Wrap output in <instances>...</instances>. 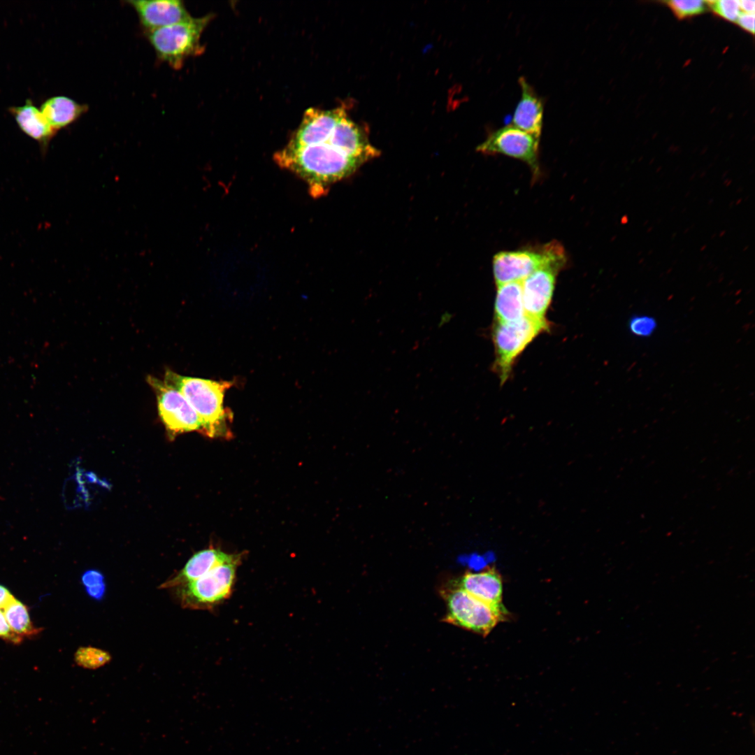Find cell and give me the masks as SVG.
Segmentation results:
<instances>
[{"mask_svg": "<svg viewBox=\"0 0 755 755\" xmlns=\"http://www.w3.org/2000/svg\"><path fill=\"white\" fill-rule=\"evenodd\" d=\"M655 322L653 319L647 317H636L630 322L631 331L638 336H648L655 329Z\"/></svg>", "mask_w": 755, "mask_h": 755, "instance_id": "cell-22", "label": "cell"}, {"mask_svg": "<svg viewBox=\"0 0 755 755\" xmlns=\"http://www.w3.org/2000/svg\"><path fill=\"white\" fill-rule=\"evenodd\" d=\"M754 13H741L736 22L744 30L753 34L754 33Z\"/></svg>", "mask_w": 755, "mask_h": 755, "instance_id": "cell-25", "label": "cell"}, {"mask_svg": "<svg viewBox=\"0 0 755 755\" xmlns=\"http://www.w3.org/2000/svg\"><path fill=\"white\" fill-rule=\"evenodd\" d=\"M664 3L670 8L679 19H685L704 13L707 8V1L702 0H672Z\"/></svg>", "mask_w": 755, "mask_h": 755, "instance_id": "cell-20", "label": "cell"}, {"mask_svg": "<svg viewBox=\"0 0 755 755\" xmlns=\"http://www.w3.org/2000/svg\"><path fill=\"white\" fill-rule=\"evenodd\" d=\"M332 134L327 139L315 143L304 145L287 143L274 155L275 162L280 167L305 181L314 197L324 195L331 185L352 175L364 164L337 146Z\"/></svg>", "mask_w": 755, "mask_h": 755, "instance_id": "cell-1", "label": "cell"}, {"mask_svg": "<svg viewBox=\"0 0 755 755\" xmlns=\"http://www.w3.org/2000/svg\"><path fill=\"white\" fill-rule=\"evenodd\" d=\"M707 6L718 16L730 22H736L741 13L739 1H707Z\"/></svg>", "mask_w": 755, "mask_h": 755, "instance_id": "cell-21", "label": "cell"}, {"mask_svg": "<svg viewBox=\"0 0 755 755\" xmlns=\"http://www.w3.org/2000/svg\"><path fill=\"white\" fill-rule=\"evenodd\" d=\"M82 582L85 587H92L104 582L102 573L96 570H89L82 576Z\"/></svg>", "mask_w": 755, "mask_h": 755, "instance_id": "cell-24", "label": "cell"}, {"mask_svg": "<svg viewBox=\"0 0 755 755\" xmlns=\"http://www.w3.org/2000/svg\"><path fill=\"white\" fill-rule=\"evenodd\" d=\"M20 129L26 135L37 141L45 150L55 131L48 123L43 115L30 99L24 105L8 108Z\"/></svg>", "mask_w": 755, "mask_h": 755, "instance_id": "cell-15", "label": "cell"}, {"mask_svg": "<svg viewBox=\"0 0 755 755\" xmlns=\"http://www.w3.org/2000/svg\"><path fill=\"white\" fill-rule=\"evenodd\" d=\"M3 610L10 628L20 636L33 637L41 631L33 624L27 607L17 599L14 598Z\"/></svg>", "mask_w": 755, "mask_h": 755, "instance_id": "cell-18", "label": "cell"}, {"mask_svg": "<svg viewBox=\"0 0 755 755\" xmlns=\"http://www.w3.org/2000/svg\"><path fill=\"white\" fill-rule=\"evenodd\" d=\"M87 110V105L65 96L50 97L41 104L40 108L48 123L57 132L75 122Z\"/></svg>", "mask_w": 755, "mask_h": 755, "instance_id": "cell-16", "label": "cell"}, {"mask_svg": "<svg viewBox=\"0 0 755 755\" xmlns=\"http://www.w3.org/2000/svg\"><path fill=\"white\" fill-rule=\"evenodd\" d=\"M561 268L556 266L541 268L522 281L527 317L548 324L545 315L552 301L557 274Z\"/></svg>", "mask_w": 755, "mask_h": 755, "instance_id": "cell-10", "label": "cell"}, {"mask_svg": "<svg viewBox=\"0 0 755 755\" xmlns=\"http://www.w3.org/2000/svg\"><path fill=\"white\" fill-rule=\"evenodd\" d=\"M105 591L106 584L104 582L92 587H86V591L87 594L90 597L96 599H101L103 596Z\"/></svg>", "mask_w": 755, "mask_h": 755, "instance_id": "cell-26", "label": "cell"}, {"mask_svg": "<svg viewBox=\"0 0 755 755\" xmlns=\"http://www.w3.org/2000/svg\"><path fill=\"white\" fill-rule=\"evenodd\" d=\"M15 597L3 586L0 585V608L3 609Z\"/></svg>", "mask_w": 755, "mask_h": 755, "instance_id": "cell-27", "label": "cell"}, {"mask_svg": "<svg viewBox=\"0 0 755 755\" xmlns=\"http://www.w3.org/2000/svg\"><path fill=\"white\" fill-rule=\"evenodd\" d=\"M147 380L155 393L159 415L170 433L203 430L201 419L179 390L153 376Z\"/></svg>", "mask_w": 755, "mask_h": 755, "instance_id": "cell-8", "label": "cell"}, {"mask_svg": "<svg viewBox=\"0 0 755 755\" xmlns=\"http://www.w3.org/2000/svg\"><path fill=\"white\" fill-rule=\"evenodd\" d=\"M540 139L508 124L491 131L476 150L484 154H502L526 163L533 175L539 173Z\"/></svg>", "mask_w": 755, "mask_h": 755, "instance_id": "cell-9", "label": "cell"}, {"mask_svg": "<svg viewBox=\"0 0 755 755\" xmlns=\"http://www.w3.org/2000/svg\"><path fill=\"white\" fill-rule=\"evenodd\" d=\"M76 663L85 668H98L110 660V654L101 649L83 647L79 648L75 654Z\"/></svg>", "mask_w": 755, "mask_h": 755, "instance_id": "cell-19", "label": "cell"}, {"mask_svg": "<svg viewBox=\"0 0 755 755\" xmlns=\"http://www.w3.org/2000/svg\"><path fill=\"white\" fill-rule=\"evenodd\" d=\"M495 320L512 322L526 316L522 282H512L497 286L494 305Z\"/></svg>", "mask_w": 755, "mask_h": 755, "instance_id": "cell-17", "label": "cell"}, {"mask_svg": "<svg viewBox=\"0 0 755 755\" xmlns=\"http://www.w3.org/2000/svg\"><path fill=\"white\" fill-rule=\"evenodd\" d=\"M454 583L477 599L503 612H508L503 605V581L493 568L480 572H468Z\"/></svg>", "mask_w": 755, "mask_h": 755, "instance_id": "cell-12", "label": "cell"}, {"mask_svg": "<svg viewBox=\"0 0 755 755\" xmlns=\"http://www.w3.org/2000/svg\"><path fill=\"white\" fill-rule=\"evenodd\" d=\"M548 329V324L526 315L512 322H495L493 342L495 347L494 369L501 383L508 378L515 359L540 333Z\"/></svg>", "mask_w": 755, "mask_h": 755, "instance_id": "cell-6", "label": "cell"}, {"mask_svg": "<svg viewBox=\"0 0 755 755\" xmlns=\"http://www.w3.org/2000/svg\"><path fill=\"white\" fill-rule=\"evenodd\" d=\"M740 10L745 13H754L755 1L754 0L739 1Z\"/></svg>", "mask_w": 755, "mask_h": 755, "instance_id": "cell-28", "label": "cell"}, {"mask_svg": "<svg viewBox=\"0 0 755 755\" xmlns=\"http://www.w3.org/2000/svg\"><path fill=\"white\" fill-rule=\"evenodd\" d=\"M0 638L13 644L22 642L23 638L15 633L10 627L3 609L0 608Z\"/></svg>", "mask_w": 755, "mask_h": 755, "instance_id": "cell-23", "label": "cell"}, {"mask_svg": "<svg viewBox=\"0 0 755 755\" xmlns=\"http://www.w3.org/2000/svg\"><path fill=\"white\" fill-rule=\"evenodd\" d=\"M164 381L179 390L196 412L208 436L224 431L227 414L224 408L225 391L232 386L228 381H214L187 377L168 370Z\"/></svg>", "mask_w": 755, "mask_h": 755, "instance_id": "cell-2", "label": "cell"}, {"mask_svg": "<svg viewBox=\"0 0 755 755\" xmlns=\"http://www.w3.org/2000/svg\"><path fill=\"white\" fill-rule=\"evenodd\" d=\"M239 554H227L219 549L208 548L195 553L174 577L161 584V588L185 585L203 576L217 566L234 559Z\"/></svg>", "mask_w": 755, "mask_h": 755, "instance_id": "cell-14", "label": "cell"}, {"mask_svg": "<svg viewBox=\"0 0 755 755\" xmlns=\"http://www.w3.org/2000/svg\"><path fill=\"white\" fill-rule=\"evenodd\" d=\"M566 256L563 247L557 241L544 245L538 250L500 252L493 259V271L496 286L522 282L534 271L544 267L563 268Z\"/></svg>", "mask_w": 755, "mask_h": 755, "instance_id": "cell-5", "label": "cell"}, {"mask_svg": "<svg viewBox=\"0 0 755 755\" xmlns=\"http://www.w3.org/2000/svg\"><path fill=\"white\" fill-rule=\"evenodd\" d=\"M241 554L217 566L199 579L183 586L182 604L194 609H207L222 603L232 593Z\"/></svg>", "mask_w": 755, "mask_h": 755, "instance_id": "cell-7", "label": "cell"}, {"mask_svg": "<svg viewBox=\"0 0 755 755\" xmlns=\"http://www.w3.org/2000/svg\"><path fill=\"white\" fill-rule=\"evenodd\" d=\"M127 3L135 10L145 33L191 17L180 0H131Z\"/></svg>", "mask_w": 755, "mask_h": 755, "instance_id": "cell-11", "label": "cell"}, {"mask_svg": "<svg viewBox=\"0 0 755 755\" xmlns=\"http://www.w3.org/2000/svg\"><path fill=\"white\" fill-rule=\"evenodd\" d=\"M441 593L447 605L444 621L482 636L487 635L508 614L477 599L454 582Z\"/></svg>", "mask_w": 755, "mask_h": 755, "instance_id": "cell-4", "label": "cell"}, {"mask_svg": "<svg viewBox=\"0 0 755 755\" xmlns=\"http://www.w3.org/2000/svg\"><path fill=\"white\" fill-rule=\"evenodd\" d=\"M212 15L184 20L145 33L157 57L173 69H180L189 57L201 53V34Z\"/></svg>", "mask_w": 755, "mask_h": 755, "instance_id": "cell-3", "label": "cell"}, {"mask_svg": "<svg viewBox=\"0 0 755 755\" xmlns=\"http://www.w3.org/2000/svg\"><path fill=\"white\" fill-rule=\"evenodd\" d=\"M519 84L522 94L511 124L540 139L543 121L542 101L525 78L519 77Z\"/></svg>", "mask_w": 755, "mask_h": 755, "instance_id": "cell-13", "label": "cell"}]
</instances>
